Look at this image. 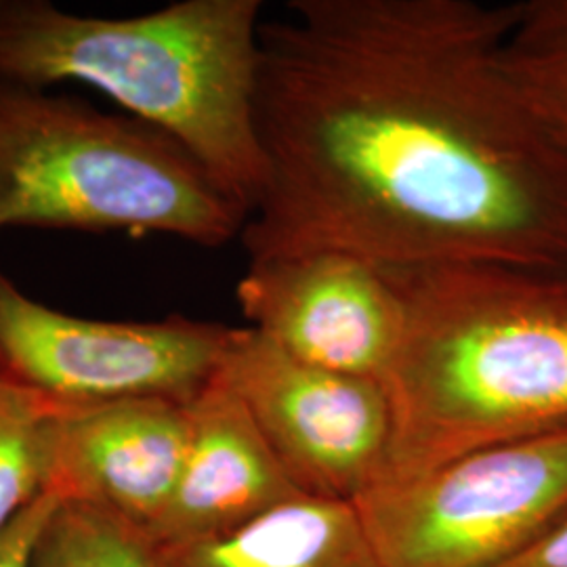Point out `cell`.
<instances>
[{"instance_id":"1","label":"cell","mask_w":567,"mask_h":567,"mask_svg":"<svg viewBox=\"0 0 567 567\" xmlns=\"http://www.w3.org/2000/svg\"><path fill=\"white\" fill-rule=\"evenodd\" d=\"M517 4L290 0L264 20L248 261L567 274V143L505 63Z\"/></svg>"},{"instance_id":"2","label":"cell","mask_w":567,"mask_h":567,"mask_svg":"<svg viewBox=\"0 0 567 567\" xmlns=\"http://www.w3.org/2000/svg\"><path fill=\"white\" fill-rule=\"evenodd\" d=\"M404 328L383 379L377 487L567 423V274L501 264L385 267Z\"/></svg>"},{"instance_id":"3","label":"cell","mask_w":567,"mask_h":567,"mask_svg":"<svg viewBox=\"0 0 567 567\" xmlns=\"http://www.w3.org/2000/svg\"><path fill=\"white\" fill-rule=\"evenodd\" d=\"M261 7L182 0L105 20L42 0H0V81L97 89L179 143L248 217L265 185L257 131Z\"/></svg>"},{"instance_id":"4","label":"cell","mask_w":567,"mask_h":567,"mask_svg":"<svg viewBox=\"0 0 567 567\" xmlns=\"http://www.w3.org/2000/svg\"><path fill=\"white\" fill-rule=\"evenodd\" d=\"M246 213L158 128L0 81V231L164 234L217 248Z\"/></svg>"},{"instance_id":"5","label":"cell","mask_w":567,"mask_h":567,"mask_svg":"<svg viewBox=\"0 0 567 567\" xmlns=\"http://www.w3.org/2000/svg\"><path fill=\"white\" fill-rule=\"evenodd\" d=\"M385 567H496L567 515V423L353 503Z\"/></svg>"},{"instance_id":"6","label":"cell","mask_w":567,"mask_h":567,"mask_svg":"<svg viewBox=\"0 0 567 567\" xmlns=\"http://www.w3.org/2000/svg\"><path fill=\"white\" fill-rule=\"evenodd\" d=\"M234 328L76 318L0 274V374L63 408L163 398L189 404L221 370Z\"/></svg>"},{"instance_id":"7","label":"cell","mask_w":567,"mask_h":567,"mask_svg":"<svg viewBox=\"0 0 567 567\" xmlns=\"http://www.w3.org/2000/svg\"><path fill=\"white\" fill-rule=\"evenodd\" d=\"M305 496L353 505L381 482L391 437L385 389L288 355L234 328L219 370Z\"/></svg>"},{"instance_id":"8","label":"cell","mask_w":567,"mask_h":567,"mask_svg":"<svg viewBox=\"0 0 567 567\" xmlns=\"http://www.w3.org/2000/svg\"><path fill=\"white\" fill-rule=\"evenodd\" d=\"M248 328L288 355L383 383L402 341L404 307L385 267L341 250L250 261L236 286Z\"/></svg>"},{"instance_id":"9","label":"cell","mask_w":567,"mask_h":567,"mask_svg":"<svg viewBox=\"0 0 567 567\" xmlns=\"http://www.w3.org/2000/svg\"><path fill=\"white\" fill-rule=\"evenodd\" d=\"M187 440V404L173 400L65 408L47 492L103 511L145 538L175 492Z\"/></svg>"},{"instance_id":"10","label":"cell","mask_w":567,"mask_h":567,"mask_svg":"<svg viewBox=\"0 0 567 567\" xmlns=\"http://www.w3.org/2000/svg\"><path fill=\"white\" fill-rule=\"evenodd\" d=\"M189 440L175 492L147 545H182L246 526L303 498L252 421L217 374L187 404Z\"/></svg>"},{"instance_id":"11","label":"cell","mask_w":567,"mask_h":567,"mask_svg":"<svg viewBox=\"0 0 567 567\" xmlns=\"http://www.w3.org/2000/svg\"><path fill=\"white\" fill-rule=\"evenodd\" d=\"M150 553L156 567H385L353 505L311 496L221 536Z\"/></svg>"},{"instance_id":"12","label":"cell","mask_w":567,"mask_h":567,"mask_svg":"<svg viewBox=\"0 0 567 567\" xmlns=\"http://www.w3.org/2000/svg\"><path fill=\"white\" fill-rule=\"evenodd\" d=\"M63 410L0 374V534L49 489Z\"/></svg>"},{"instance_id":"13","label":"cell","mask_w":567,"mask_h":567,"mask_svg":"<svg viewBox=\"0 0 567 567\" xmlns=\"http://www.w3.org/2000/svg\"><path fill=\"white\" fill-rule=\"evenodd\" d=\"M505 63L527 102L567 143V0L517 4Z\"/></svg>"},{"instance_id":"14","label":"cell","mask_w":567,"mask_h":567,"mask_svg":"<svg viewBox=\"0 0 567 567\" xmlns=\"http://www.w3.org/2000/svg\"><path fill=\"white\" fill-rule=\"evenodd\" d=\"M30 567H156L135 527L103 511L60 501L42 527Z\"/></svg>"},{"instance_id":"15","label":"cell","mask_w":567,"mask_h":567,"mask_svg":"<svg viewBox=\"0 0 567 567\" xmlns=\"http://www.w3.org/2000/svg\"><path fill=\"white\" fill-rule=\"evenodd\" d=\"M55 492H44L37 503L0 534V567H30L42 527L60 505Z\"/></svg>"},{"instance_id":"16","label":"cell","mask_w":567,"mask_h":567,"mask_svg":"<svg viewBox=\"0 0 567 567\" xmlns=\"http://www.w3.org/2000/svg\"><path fill=\"white\" fill-rule=\"evenodd\" d=\"M496 567H567V515L529 547Z\"/></svg>"}]
</instances>
